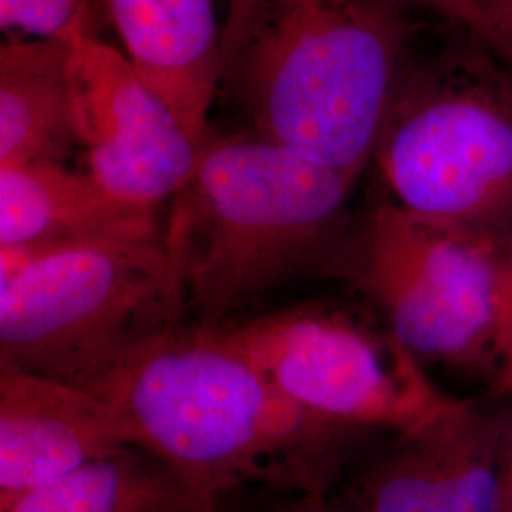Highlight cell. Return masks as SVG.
Masks as SVG:
<instances>
[{
	"label": "cell",
	"mask_w": 512,
	"mask_h": 512,
	"mask_svg": "<svg viewBox=\"0 0 512 512\" xmlns=\"http://www.w3.org/2000/svg\"><path fill=\"white\" fill-rule=\"evenodd\" d=\"M406 8H421L435 16L444 19L448 25H456L461 29H467L471 33L473 29V6L471 0H397Z\"/></svg>",
	"instance_id": "d6986e66"
},
{
	"label": "cell",
	"mask_w": 512,
	"mask_h": 512,
	"mask_svg": "<svg viewBox=\"0 0 512 512\" xmlns=\"http://www.w3.org/2000/svg\"><path fill=\"white\" fill-rule=\"evenodd\" d=\"M124 448L126 433L99 395L0 365V503Z\"/></svg>",
	"instance_id": "30bf717a"
},
{
	"label": "cell",
	"mask_w": 512,
	"mask_h": 512,
	"mask_svg": "<svg viewBox=\"0 0 512 512\" xmlns=\"http://www.w3.org/2000/svg\"><path fill=\"white\" fill-rule=\"evenodd\" d=\"M76 141L88 171L122 202L156 209L190 181L200 154L179 116L128 55L84 27L67 37Z\"/></svg>",
	"instance_id": "ba28073f"
},
{
	"label": "cell",
	"mask_w": 512,
	"mask_h": 512,
	"mask_svg": "<svg viewBox=\"0 0 512 512\" xmlns=\"http://www.w3.org/2000/svg\"><path fill=\"white\" fill-rule=\"evenodd\" d=\"M497 512H512V403L507 406V416H505V433H503L501 465H499Z\"/></svg>",
	"instance_id": "ffe728a7"
},
{
	"label": "cell",
	"mask_w": 512,
	"mask_h": 512,
	"mask_svg": "<svg viewBox=\"0 0 512 512\" xmlns=\"http://www.w3.org/2000/svg\"><path fill=\"white\" fill-rule=\"evenodd\" d=\"M495 351L492 395L512 403V230L499 239L495 281Z\"/></svg>",
	"instance_id": "2e32d148"
},
{
	"label": "cell",
	"mask_w": 512,
	"mask_h": 512,
	"mask_svg": "<svg viewBox=\"0 0 512 512\" xmlns=\"http://www.w3.org/2000/svg\"><path fill=\"white\" fill-rule=\"evenodd\" d=\"M302 0H230V18L222 40V59L232 54L239 44L264 21L298 4Z\"/></svg>",
	"instance_id": "ac0fdd59"
},
{
	"label": "cell",
	"mask_w": 512,
	"mask_h": 512,
	"mask_svg": "<svg viewBox=\"0 0 512 512\" xmlns=\"http://www.w3.org/2000/svg\"><path fill=\"white\" fill-rule=\"evenodd\" d=\"M88 0H0L2 29L63 38L86 27Z\"/></svg>",
	"instance_id": "9a60e30c"
},
{
	"label": "cell",
	"mask_w": 512,
	"mask_h": 512,
	"mask_svg": "<svg viewBox=\"0 0 512 512\" xmlns=\"http://www.w3.org/2000/svg\"><path fill=\"white\" fill-rule=\"evenodd\" d=\"M397 0H302L222 63L239 65L258 135L357 179L374 160L408 69Z\"/></svg>",
	"instance_id": "3957f363"
},
{
	"label": "cell",
	"mask_w": 512,
	"mask_h": 512,
	"mask_svg": "<svg viewBox=\"0 0 512 512\" xmlns=\"http://www.w3.org/2000/svg\"><path fill=\"white\" fill-rule=\"evenodd\" d=\"M215 505L162 459L129 446L0 503V512H213Z\"/></svg>",
	"instance_id": "5bb4252c"
},
{
	"label": "cell",
	"mask_w": 512,
	"mask_h": 512,
	"mask_svg": "<svg viewBox=\"0 0 512 512\" xmlns=\"http://www.w3.org/2000/svg\"><path fill=\"white\" fill-rule=\"evenodd\" d=\"M279 512H361L348 499L332 497L329 492L300 494L289 507Z\"/></svg>",
	"instance_id": "44dd1931"
},
{
	"label": "cell",
	"mask_w": 512,
	"mask_h": 512,
	"mask_svg": "<svg viewBox=\"0 0 512 512\" xmlns=\"http://www.w3.org/2000/svg\"><path fill=\"white\" fill-rule=\"evenodd\" d=\"M73 143L67 37L4 44L0 165L61 162Z\"/></svg>",
	"instance_id": "4fadbf2b"
},
{
	"label": "cell",
	"mask_w": 512,
	"mask_h": 512,
	"mask_svg": "<svg viewBox=\"0 0 512 512\" xmlns=\"http://www.w3.org/2000/svg\"><path fill=\"white\" fill-rule=\"evenodd\" d=\"M129 61L205 145L222 74L213 0H105Z\"/></svg>",
	"instance_id": "8fae6325"
},
{
	"label": "cell",
	"mask_w": 512,
	"mask_h": 512,
	"mask_svg": "<svg viewBox=\"0 0 512 512\" xmlns=\"http://www.w3.org/2000/svg\"><path fill=\"white\" fill-rule=\"evenodd\" d=\"M92 393L112 408L129 446L215 499L249 482L329 492L380 437L294 404L217 327L164 330Z\"/></svg>",
	"instance_id": "6da1fadb"
},
{
	"label": "cell",
	"mask_w": 512,
	"mask_h": 512,
	"mask_svg": "<svg viewBox=\"0 0 512 512\" xmlns=\"http://www.w3.org/2000/svg\"><path fill=\"white\" fill-rule=\"evenodd\" d=\"M156 209L122 202L61 162L0 165V247L156 241Z\"/></svg>",
	"instance_id": "7c38bea8"
},
{
	"label": "cell",
	"mask_w": 512,
	"mask_h": 512,
	"mask_svg": "<svg viewBox=\"0 0 512 512\" xmlns=\"http://www.w3.org/2000/svg\"><path fill=\"white\" fill-rule=\"evenodd\" d=\"M355 183L262 135L207 141L162 236L184 308L220 327L289 277L329 272Z\"/></svg>",
	"instance_id": "7a4b0ae2"
},
{
	"label": "cell",
	"mask_w": 512,
	"mask_h": 512,
	"mask_svg": "<svg viewBox=\"0 0 512 512\" xmlns=\"http://www.w3.org/2000/svg\"><path fill=\"white\" fill-rule=\"evenodd\" d=\"M505 416L461 399L389 435L353 461L344 497L361 512H497Z\"/></svg>",
	"instance_id": "9c48e42d"
},
{
	"label": "cell",
	"mask_w": 512,
	"mask_h": 512,
	"mask_svg": "<svg viewBox=\"0 0 512 512\" xmlns=\"http://www.w3.org/2000/svg\"><path fill=\"white\" fill-rule=\"evenodd\" d=\"M217 329L285 397L321 420L397 435L461 403L374 311L304 304Z\"/></svg>",
	"instance_id": "52a82bcc"
},
{
	"label": "cell",
	"mask_w": 512,
	"mask_h": 512,
	"mask_svg": "<svg viewBox=\"0 0 512 512\" xmlns=\"http://www.w3.org/2000/svg\"><path fill=\"white\" fill-rule=\"evenodd\" d=\"M374 160L389 202L421 220L501 239L512 230V71L467 29L406 69Z\"/></svg>",
	"instance_id": "5b68a950"
},
{
	"label": "cell",
	"mask_w": 512,
	"mask_h": 512,
	"mask_svg": "<svg viewBox=\"0 0 512 512\" xmlns=\"http://www.w3.org/2000/svg\"><path fill=\"white\" fill-rule=\"evenodd\" d=\"M471 35L512 71V0H471Z\"/></svg>",
	"instance_id": "e0dca14e"
},
{
	"label": "cell",
	"mask_w": 512,
	"mask_h": 512,
	"mask_svg": "<svg viewBox=\"0 0 512 512\" xmlns=\"http://www.w3.org/2000/svg\"><path fill=\"white\" fill-rule=\"evenodd\" d=\"M183 310L162 239L0 247V365L93 391Z\"/></svg>",
	"instance_id": "277c9868"
},
{
	"label": "cell",
	"mask_w": 512,
	"mask_h": 512,
	"mask_svg": "<svg viewBox=\"0 0 512 512\" xmlns=\"http://www.w3.org/2000/svg\"><path fill=\"white\" fill-rule=\"evenodd\" d=\"M499 239L418 219L393 202L349 230L329 266L421 365L482 374L492 384Z\"/></svg>",
	"instance_id": "8992f818"
}]
</instances>
